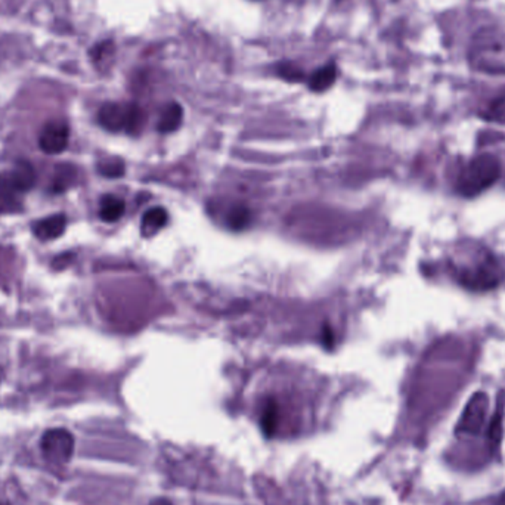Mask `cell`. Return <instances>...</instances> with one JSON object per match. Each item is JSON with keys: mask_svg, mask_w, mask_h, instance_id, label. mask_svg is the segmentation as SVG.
I'll return each mask as SVG.
<instances>
[{"mask_svg": "<svg viewBox=\"0 0 505 505\" xmlns=\"http://www.w3.org/2000/svg\"><path fill=\"white\" fill-rule=\"evenodd\" d=\"M12 182L15 184L20 192L30 191L36 184V172L34 167L25 160H20L12 170H9Z\"/></svg>", "mask_w": 505, "mask_h": 505, "instance_id": "obj_9", "label": "cell"}, {"mask_svg": "<svg viewBox=\"0 0 505 505\" xmlns=\"http://www.w3.org/2000/svg\"><path fill=\"white\" fill-rule=\"evenodd\" d=\"M497 505H505V490L498 497L497 499Z\"/></svg>", "mask_w": 505, "mask_h": 505, "instance_id": "obj_24", "label": "cell"}, {"mask_svg": "<svg viewBox=\"0 0 505 505\" xmlns=\"http://www.w3.org/2000/svg\"><path fill=\"white\" fill-rule=\"evenodd\" d=\"M489 409V397L485 392H477L469 400L457 425L458 434L476 436L483 430Z\"/></svg>", "mask_w": 505, "mask_h": 505, "instance_id": "obj_5", "label": "cell"}, {"mask_svg": "<svg viewBox=\"0 0 505 505\" xmlns=\"http://www.w3.org/2000/svg\"><path fill=\"white\" fill-rule=\"evenodd\" d=\"M70 140V129L67 123L52 120L46 123L38 135V147L49 155H57L67 149Z\"/></svg>", "mask_w": 505, "mask_h": 505, "instance_id": "obj_6", "label": "cell"}, {"mask_svg": "<svg viewBox=\"0 0 505 505\" xmlns=\"http://www.w3.org/2000/svg\"><path fill=\"white\" fill-rule=\"evenodd\" d=\"M145 112L136 103H103L98 112L99 124L108 132L138 135L145 124Z\"/></svg>", "mask_w": 505, "mask_h": 505, "instance_id": "obj_2", "label": "cell"}, {"mask_svg": "<svg viewBox=\"0 0 505 505\" xmlns=\"http://www.w3.org/2000/svg\"><path fill=\"white\" fill-rule=\"evenodd\" d=\"M71 257H73V254H68V253H66V254H61L59 257H57V258H55L54 263H52V265H54V268H55V269H64V268L70 265V262H71Z\"/></svg>", "mask_w": 505, "mask_h": 505, "instance_id": "obj_22", "label": "cell"}, {"mask_svg": "<svg viewBox=\"0 0 505 505\" xmlns=\"http://www.w3.org/2000/svg\"><path fill=\"white\" fill-rule=\"evenodd\" d=\"M334 332L331 330V327L328 325V323H325V325L322 327V331H321V342H322V346L328 349V351H331V349L334 347Z\"/></svg>", "mask_w": 505, "mask_h": 505, "instance_id": "obj_21", "label": "cell"}, {"mask_svg": "<svg viewBox=\"0 0 505 505\" xmlns=\"http://www.w3.org/2000/svg\"><path fill=\"white\" fill-rule=\"evenodd\" d=\"M278 74L282 77V79H286L288 82H302L305 79V74L302 71L300 67H297L295 64L293 62H282L278 66Z\"/></svg>", "mask_w": 505, "mask_h": 505, "instance_id": "obj_19", "label": "cell"}, {"mask_svg": "<svg viewBox=\"0 0 505 505\" xmlns=\"http://www.w3.org/2000/svg\"><path fill=\"white\" fill-rule=\"evenodd\" d=\"M502 416H504V405L502 402H499V407L495 412V416L492 417V421L489 424V430H488V437L489 442L492 446V451L498 449L501 437H502Z\"/></svg>", "mask_w": 505, "mask_h": 505, "instance_id": "obj_17", "label": "cell"}, {"mask_svg": "<svg viewBox=\"0 0 505 505\" xmlns=\"http://www.w3.org/2000/svg\"><path fill=\"white\" fill-rule=\"evenodd\" d=\"M337 79V67L334 64L323 66L316 70L309 79V87L314 92H323V90L330 89Z\"/></svg>", "mask_w": 505, "mask_h": 505, "instance_id": "obj_14", "label": "cell"}, {"mask_svg": "<svg viewBox=\"0 0 505 505\" xmlns=\"http://www.w3.org/2000/svg\"><path fill=\"white\" fill-rule=\"evenodd\" d=\"M77 180V167L64 163L55 167L54 177H52L50 191L54 193H62L70 189Z\"/></svg>", "mask_w": 505, "mask_h": 505, "instance_id": "obj_10", "label": "cell"}, {"mask_svg": "<svg viewBox=\"0 0 505 505\" xmlns=\"http://www.w3.org/2000/svg\"><path fill=\"white\" fill-rule=\"evenodd\" d=\"M490 120L505 122V98L494 102V105L489 108V114L486 115Z\"/></svg>", "mask_w": 505, "mask_h": 505, "instance_id": "obj_20", "label": "cell"}, {"mask_svg": "<svg viewBox=\"0 0 505 505\" xmlns=\"http://www.w3.org/2000/svg\"><path fill=\"white\" fill-rule=\"evenodd\" d=\"M18 188L12 182L9 172L0 173V213H17L22 210Z\"/></svg>", "mask_w": 505, "mask_h": 505, "instance_id": "obj_7", "label": "cell"}, {"mask_svg": "<svg viewBox=\"0 0 505 505\" xmlns=\"http://www.w3.org/2000/svg\"><path fill=\"white\" fill-rule=\"evenodd\" d=\"M168 214L163 207H154L148 210L140 222V234L144 237H152L167 224Z\"/></svg>", "mask_w": 505, "mask_h": 505, "instance_id": "obj_11", "label": "cell"}, {"mask_svg": "<svg viewBox=\"0 0 505 505\" xmlns=\"http://www.w3.org/2000/svg\"><path fill=\"white\" fill-rule=\"evenodd\" d=\"M149 505H173V504L166 498H157V499H154Z\"/></svg>", "mask_w": 505, "mask_h": 505, "instance_id": "obj_23", "label": "cell"}, {"mask_svg": "<svg viewBox=\"0 0 505 505\" xmlns=\"http://www.w3.org/2000/svg\"><path fill=\"white\" fill-rule=\"evenodd\" d=\"M184 110L176 102H170L163 108L160 120H159V131L161 133H172L177 131L180 123H182Z\"/></svg>", "mask_w": 505, "mask_h": 505, "instance_id": "obj_12", "label": "cell"}, {"mask_svg": "<svg viewBox=\"0 0 505 505\" xmlns=\"http://www.w3.org/2000/svg\"><path fill=\"white\" fill-rule=\"evenodd\" d=\"M126 204L122 198L115 196H105L102 197L99 204V217L103 222H117V220L124 214Z\"/></svg>", "mask_w": 505, "mask_h": 505, "instance_id": "obj_13", "label": "cell"}, {"mask_svg": "<svg viewBox=\"0 0 505 505\" xmlns=\"http://www.w3.org/2000/svg\"><path fill=\"white\" fill-rule=\"evenodd\" d=\"M74 446V436L66 429H50L41 440L43 457L55 465L67 464L73 458Z\"/></svg>", "mask_w": 505, "mask_h": 505, "instance_id": "obj_4", "label": "cell"}, {"mask_svg": "<svg viewBox=\"0 0 505 505\" xmlns=\"http://www.w3.org/2000/svg\"><path fill=\"white\" fill-rule=\"evenodd\" d=\"M251 214L245 205H235L228 214V225L234 230H242L250 225Z\"/></svg>", "mask_w": 505, "mask_h": 505, "instance_id": "obj_16", "label": "cell"}, {"mask_svg": "<svg viewBox=\"0 0 505 505\" xmlns=\"http://www.w3.org/2000/svg\"><path fill=\"white\" fill-rule=\"evenodd\" d=\"M278 404L275 399H266L262 416H261V429L266 437H272L277 430L278 424Z\"/></svg>", "mask_w": 505, "mask_h": 505, "instance_id": "obj_15", "label": "cell"}, {"mask_svg": "<svg viewBox=\"0 0 505 505\" xmlns=\"http://www.w3.org/2000/svg\"><path fill=\"white\" fill-rule=\"evenodd\" d=\"M2 375H3V371H2V368H0V380H2Z\"/></svg>", "mask_w": 505, "mask_h": 505, "instance_id": "obj_25", "label": "cell"}, {"mask_svg": "<svg viewBox=\"0 0 505 505\" xmlns=\"http://www.w3.org/2000/svg\"><path fill=\"white\" fill-rule=\"evenodd\" d=\"M98 170L102 176L120 177L124 175V163L120 159H108L98 164Z\"/></svg>", "mask_w": 505, "mask_h": 505, "instance_id": "obj_18", "label": "cell"}, {"mask_svg": "<svg viewBox=\"0 0 505 505\" xmlns=\"http://www.w3.org/2000/svg\"><path fill=\"white\" fill-rule=\"evenodd\" d=\"M501 163L492 154H481L465 166L458 177V192L464 197H476L498 182Z\"/></svg>", "mask_w": 505, "mask_h": 505, "instance_id": "obj_1", "label": "cell"}, {"mask_svg": "<svg viewBox=\"0 0 505 505\" xmlns=\"http://www.w3.org/2000/svg\"><path fill=\"white\" fill-rule=\"evenodd\" d=\"M67 228V217L66 214H54L38 220L33 225L34 235L42 241H52L59 238Z\"/></svg>", "mask_w": 505, "mask_h": 505, "instance_id": "obj_8", "label": "cell"}, {"mask_svg": "<svg viewBox=\"0 0 505 505\" xmlns=\"http://www.w3.org/2000/svg\"><path fill=\"white\" fill-rule=\"evenodd\" d=\"M504 278V270L497 258L490 253H482L481 257L458 270L461 286L473 291H488L497 288Z\"/></svg>", "mask_w": 505, "mask_h": 505, "instance_id": "obj_3", "label": "cell"}]
</instances>
